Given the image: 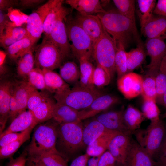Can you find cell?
Segmentation results:
<instances>
[{"instance_id":"1","label":"cell","mask_w":166,"mask_h":166,"mask_svg":"<svg viewBox=\"0 0 166 166\" xmlns=\"http://www.w3.org/2000/svg\"><path fill=\"white\" fill-rule=\"evenodd\" d=\"M105 29L116 41L124 47L133 37L137 45L143 43L136 25L117 10H111L97 14Z\"/></svg>"},{"instance_id":"2","label":"cell","mask_w":166,"mask_h":166,"mask_svg":"<svg viewBox=\"0 0 166 166\" xmlns=\"http://www.w3.org/2000/svg\"><path fill=\"white\" fill-rule=\"evenodd\" d=\"M83 128L81 120L59 124L57 126L56 148L67 161L85 147L83 138Z\"/></svg>"},{"instance_id":"3","label":"cell","mask_w":166,"mask_h":166,"mask_svg":"<svg viewBox=\"0 0 166 166\" xmlns=\"http://www.w3.org/2000/svg\"><path fill=\"white\" fill-rule=\"evenodd\" d=\"M58 124L54 121L42 123L35 127L31 141L26 150L27 156H39L52 153L59 154L56 148Z\"/></svg>"},{"instance_id":"4","label":"cell","mask_w":166,"mask_h":166,"mask_svg":"<svg viewBox=\"0 0 166 166\" xmlns=\"http://www.w3.org/2000/svg\"><path fill=\"white\" fill-rule=\"evenodd\" d=\"M117 49L116 41L104 28L101 37L94 44L93 54L97 65L105 70L111 80L116 72L115 59Z\"/></svg>"},{"instance_id":"5","label":"cell","mask_w":166,"mask_h":166,"mask_svg":"<svg viewBox=\"0 0 166 166\" xmlns=\"http://www.w3.org/2000/svg\"><path fill=\"white\" fill-rule=\"evenodd\" d=\"M71 52L79 59L90 58L93 54L94 43L89 36L75 21L68 15L64 19Z\"/></svg>"},{"instance_id":"6","label":"cell","mask_w":166,"mask_h":166,"mask_svg":"<svg viewBox=\"0 0 166 166\" xmlns=\"http://www.w3.org/2000/svg\"><path fill=\"white\" fill-rule=\"evenodd\" d=\"M103 94L96 88L88 89L76 85L63 91L55 93L56 102L79 111L89 106L96 98Z\"/></svg>"},{"instance_id":"7","label":"cell","mask_w":166,"mask_h":166,"mask_svg":"<svg viewBox=\"0 0 166 166\" xmlns=\"http://www.w3.org/2000/svg\"><path fill=\"white\" fill-rule=\"evenodd\" d=\"M136 133L138 143L152 158L157 154L166 133V129L160 119L151 121L145 130Z\"/></svg>"},{"instance_id":"8","label":"cell","mask_w":166,"mask_h":166,"mask_svg":"<svg viewBox=\"0 0 166 166\" xmlns=\"http://www.w3.org/2000/svg\"><path fill=\"white\" fill-rule=\"evenodd\" d=\"M34 58L35 67L52 71L59 68L63 61L59 50L49 38L45 37L36 48Z\"/></svg>"},{"instance_id":"9","label":"cell","mask_w":166,"mask_h":166,"mask_svg":"<svg viewBox=\"0 0 166 166\" xmlns=\"http://www.w3.org/2000/svg\"><path fill=\"white\" fill-rule=\"evenodd\" d=\"M70 12L69 9L65 7L52 23L49 36L47 37L51 40L59 50L63 60L69 56L71 52L64 20Z\"/></svg>"},{"instance_id":"10","label":"cell","mask_w":166,"mask_h":166,"mask_svg":"<svg viewBox=\"0 0 166 166\" xmlns=\"http://www.w3.org/2000/svg\"><path fill=\"white\" fill-rule=\"evenodd\" d=\"M59 0H49L28 17L26 28L28 37L34 44L43 32L44 23L49 10Z\"/></svg>"},{"instance_id":"11","label":"cell","mask_w":166,"mask_h":166,"mask_svg":"<svg viewBox=\"0 0 166 166\" xmlns=\"http://www.w3.org/2000/svg\"><path fill=\"white\" fill-rule=\"evenodd\" d=\"M34 89L24 79L12 83L9 117L11 121L20 113L26 110L29 95Z\"/></svg>"},{"instance_id":"12","label":"cell","mask_w":166,"mask_h":166,"mask_svg":"<svg viewBox=\"0 0 166 166\" xmlns=\"http://www.w3.org/2000/svg\"><path fill=\"white\" fill-rule=\"evenodd\" d=\"M147 55L150 57L147 65V74L156 77L162 60L166 55V44L164 40L159 38H147L145 45Z\"/></svg>"},{"instance_id":"13","label":"cell","mask_w":166,"mask_h":166,"mask_svg":"<svg viewBox=\"0 0 166 166\" xmlns=\"http://www.w3.org/2000/svg\"><path fill=\"white\" fill-rule=\"evenodd\" d=\"M123 108L118 111H109L97 115L96 119L106 129L130 136L132 133L125 123Z\"/></svg>"},{"instance_id":"14","label":"cell","mask_w":166,"mask_h":166,"mask_svg":"<svg viewBox=\"0 0 166 166\" xmlns=\"http://www.w3.org/2000/svg\"><path fill=\"white\" fill-rule=\"evenodd\" d=\"M143 81L140 75L132 72L118 79L117 86L125 98L131 99L141 93Z\"/></svg>"},{"instance_id":"15","label":"cell","mask_w":166,"mask_h":166,"mask_svg":"<svg viewBox=\"0 0 166 166\" xmlns=\"http://www.w3.org/2000/svg\"><path fill=\"white\" fill-rule=\"evenodd\" d=\"M74 19L90 37L94 44L100 38L104 28L97 15L78 13Z\"/></svg>"},{"instance_id":"16","label":"cell","mask_w":166,"mask_h":166,"mask_svg":"<svg viewBox=\"0 0 166 166\" xmlns=\"http://www.w3.org/2000/svg\"><path fill=\"white\" fill-rule=\"evenodd\" d=\"M131 140L130 136L119 133L113 138L109 144L107 150L121 166H125Z\"/></svg>"},{"instance_id":"17","label":"cell","mask_w":166,"mask_h":166,"mask_svg":"<svg viewBox=\"0 0 166 166\" xmlns=\"http://www.w3.org/2000/svg\"><path fill=\"white\" fill-rule=\"evenodd\" d=\"M158 164L138 142L131 138L124 166H156Z\"/></svg>"},{"instance_id":"18","label":"cell","mask_w":166,"mask_h":166,"mask_svg":"<svg viewBox=\"0 0 166 166\" xmlns=\"http://www.w3.org/2000/svg\"><path fill=\"white\" fill-rule=\"evenodd\" d=\"M118 101V99L114 96L103 94L95 99L89 106L79 111V119L81 121L93 117Z\"/></svg>"},{"instance_id":"19","label":"cell","mask_w":166,"mask_h":166,"mask_svg":"<svg viewBox=\"0 0 166 166\" xmlns=\"http://www.w3.org/2000/svg\"><path fill=\"white\" fill-rule=\"evenodd\" d=\"M147 38L166 39V17L154 15L141 29Z\"/></svg>"},{"instance_id":"20","label":"cell","mask_w":166,"mask_h":166,"mask_svg":"<svg viewBox=\"0 0 166 166\" xmlns=\"http://www.w3.org/2000/svg\"><path fill=\"white\" fill-rule=\"evenodd\" d=\"M12 85V82L10 81H3L0 83V134L3 131L7 121L9 117Z\"/></svg>"},{"instance_id":"21","label":"cell","mask_w":166,"mask_h":166,"mask_svg":"<svg viewBox=\"0 0 166 166\" xmlns=\"http://www.w3.org/2000/svg\"><path fill=\"white\" fill-rule=\"evenodd\" d=\"M37 125L32 111H25L11 121L8 128L0 134V136L11 132H23L30 127Z\"/></svg>"},{"instance_id":"22","label":"cell","mask_w":166,"mask_h":166,"mask_svg":"<svg viewBox=\"0 0 166 166\" xmlns=\"http://www.w3.org/2000/svg\"><path fill=\"white\" fill-rule=\"evenodd\" d=\"M79 111L68 105L56 102L52 119L58 124L75 122L80 120L78 118Z\"/></svg>"},{"instance_id":"23","label":"cell","mask_w":166,"mask_h":166,"mask_svg":"<svg viewBox=\"0 0 166 166\" xmlns=\"http://www.w3.org/2000/svg\"><path fill=\"white\" fill-rule=\"evenodd\" d=\"M119 132L108 130L86 148V153L90 156L98 157L108 150L109 144L113 138Z\"/></svg>"},{"instance_id":"24","label":"cell","mask_w":166,"mask_h":166,"mask_svg":"<svg viewBox=\"0 0 166 166\" xmlns=\"http://www.w3.org/2000/svg\"><path fill=\"white\" fill-rule=\"evenodd\" d=\"M65 2L81 14L94 15L106 11L98 0H66Z\"/></svg>"},{"instance_id":"25","label":"cell","mask_w":166,"mask_h":166,"mask_svg":"<svg viewBox=\"0 0 166 166\" xmlns=\"http://www.w3.org/2000/svg\"><path fill=\"white\" fill-rule=\"evenodd\" d=\"M44 74L46 90L55 93L65 91L70 88L59 74L45 69H42Z\"/></svg>"},{"instance_id":"26","label":"cell","mask_w":166,"mask_h":166,"mask_svg":"<svg viewBox=\"0 0 166 166\" xmlns=\"http://www.w3.org/2000/svg\"><path fill=\"white\" fill-rule=\"evenodd\" d=\"M89 58L83 57L78 59L80 65L79 85L88 89L95 88L93 83L95 68L89 61Z\"/></svg>"},{"instance_id":"27","label":"cell","mask_w":166,"mask_h":166,"mask_svg":"<svg viewBox=\"0 0 166 166\" xmlns=\"http://www.w3.org/2000/svg\"><path fill=\"white\" fill-rule=\"evenodd\" d=\"M108 130L96 118L90 121L83 127V141L85 147L91 144Z\"/></svg>"},{"instance_id":"28","label":"cell","mask_w":166,"mask_h":166,"mask_svg":"<svg viewBox=\"0 0 166 166\" xmlns=\"http://www.w3.org/2000/svg\"><path fill=\"white\" fill-rule=\"evenodd\" d=\"M5 30L2 42L4 45L7 47L28 37L26 27L15 26L10 22L6 25Z\"/></svg>"},{"instance_id":"29","label":"cell","mask_w":166,"mask_h":166,"mask_svg":"<svg viewBox=\"0 0 166 166\" xmlns=\"http://www.w3.org/2000/svg\"><path fill=\"white\" fill-rule=\"evenodd\" d=\"M56 103L52 98L47 95L42 102L32 112L37 125L52 119Z\"/></svg>"},{"instance_id":"30","label":"cell","mask_w":166,"mask_h":166,"mask_svg":"<svg viewBox=\"0 0 166 166\" xmlns=\"http://www.w3.org/2000/svg\"><path fill=\"white\" fill-rule=\"evenodd\" d=\"M124 118L126 125L132 133L140 128L145 118L142 112L130 105L124 110Z\"/></svg>"},{"instance_id":"31","label":"cell","mask_w":166,"mask_h":166,"mask_svg":"<svg viewBox=\"0 0 166 166\" xmlns=\"http://www.w3.org/2000/svg\"><path fill=\"white\" fill-rule=\"evenodd\" d=\"M31 40L28 37L21 39L8 47L6 54L11 59L16 60L32 48L34 45Z\"/></svg>"},{"instance_id":"32","label":"cell","mask_w":166,"mask_h":166,"mask_svg":"<svg viewBox=\"0 0 166 166\" xmlns=\"http://www.w3.org/2000/svg\"><path fill=\"white\" fill-rule=\"evenodd\" d=\"M146 55L143 43L137 45L136 48L127 52V73L132 72L141 65Z\"/></svg>"},{"instance_id":"33","label":"cell","mask_w":166,"mask_h":166,"mask_svg":"<svg viewBox=\"0 0 166 166\" xmlns=\"http://www.w3.org/2000/svg\"><path fill=\"white\" fill-rule=\"evenodd\" d=\"M59 74L70 85L77 82L80 77V69L74 62L68 61L59 67Z\"/></svg>"},{"instance_id":"34","label":"cell","mask_w":166,"mask_h":166,"mask_svg":"<svg viewBox=\"0 0 166 166\" xmlns=\"http://www.w3.org/2000/svg\"><path fill=\"white\" fill-rule=\"evenodd\" d=\"M33 48L18 59L17 73L18 75L23 77V79L26 78L28 74L34 68V58L33 53Z\"/></svg>"},{"instance_id":"35","label":"cell","mask_w":166,"mask_h":166,"mask_svg":"<svg viewBox=\"0 0 166 166\" xmlns=\"http://www.w3.org/2000/svg\"><path fill=\"white\" fill-rule=\"evenodd\" d=\"M35 127H30L25 130L23 135L17 140L0 148V159L11 157L13 156L22 144L29 139L31 132Z\"/></svg>"},{"instance_id":"36","label":"cell","mask_w":166,"mask_h":166,"mask_svg":"<svg viewBox=\"0 0 166 166\" xmlns=\"http://www.w3.org/2000/svg\"><path fill=\"white\" fill-rule=\"evenodd\" d=\"M138 15L141 29L154 16L153 11L156 0H138Z\"/></svg>"},{"instance_id":"37","label":"cell","mask_w":166,"mask_h":166,"mask_svg":"<svg viewBox=\"0 0 166 166\" xmlns=\"http://www.w3.org/2000/svg\"><path fill=\"white\" fill-rule=\"evenodd\" d=\"M115 59L116 72L117 79L127 73V52L122 44H118Z\"/></svg>"},{"instance_id":"38","label":"cell","mask_w":166,"mask_h":166,"mask_svg":"<svg viewBox=\"0 0 166 166\" xmlns=\"http://www.w3.org/2000/svg\"><path fill=\"white\" fill-rule=\"evenodd\" d=\"M117 10L130 20L135 25V1L133 0H113Z\"/></svg>"},{"instance_id":"39","label":"cell","mask_w":166,"mask_h":166,"mask_svg":"<svg viewBox=\"0 0 166 166\" xmlns=\"http://www.w3.org/2000/svg\"><path fill=\"white\" fill-rule=\"evenodd\" d=\"M24 80L36 90H46L44 74L42 70L40 68H34Z\"/></svg>"},{"instance_id":"40","label":"cell","mask_w":166,"mask_h":166,"mask_svg":"<svg viewBox=\"0 0 166 166\" xmlns=\"http://www.w3.org/2000/svg\"><path fill=\"white\" fill-rule=\"evenodd\" d=\"M144 100H152L156 101L157 92L156 77L147 74L143 78L141 93Z\"/></svg>"},{"instance_id":"41","label":"cell","mask_w":166,"mask_h":166,"mask_svg":"<svg viewBox=\"0 0 166 166\" xmlns=\"http://www.w3.org/2000/svg\"><path fill=\"white\" fill-rule=\"evenodd\" d=\"M63 0L58 2L49 10L45 21L43 32L45 37H48L49 34L51 25L61 14L65 7L63 5Z\"/></svg>"},{"instance_id":"42","label":"cell","mask_w":166,"mask_h":166,"mask_svg":"<svg viewBox=\"0 0 166 166\" xmlns=\"http://www.w3.org/2000/svg\"><path fill=\"white\" fill-rule=\"evenodd\" d=\"M157 92L156 100L158 101L166 90V55L163 58L156 77Z\"/></svg>"},{"instance_id":"43","label":"cell","mask_w":166,"mask_h":166,"mask_svg":"<svg viewBox=\"0 0 166 166\" xmlns=\"http://www.w3.org/2000/svg\"><path fill=\"white\" fill-rule=\"evenodd\" d=\"M142 109V112L145 118L149 119L151 122L156 121L160 119V111L155 100H144Z\"/></svg>"},{"instance_id":"44","label":"cell","mask_w":166,"mask_h":166,"mask_svg":"<svg viewBox=\"0 0 166 166\" xmlns=\"http://www.w3.org/2000/svg\"><path fill=\"white\" fill-rule=\"evenodd\" d=\"M37 156L47 166H68L67 161L57 153H49Z\"/></svg>"},{"instance_id":"45","label":"cell","mask_w":166,"mask_h":166,"mask_svg":"<svg viewBox=\"0 0 166 166\" xmlns=\"http://www.w3.org/2000/svg\"><path fill=\"white\" fill-rule=\"evenodd\" d=\"M111 79L105 70L100 66L97 65L93 74V83L95 87L101 88L107 85Z\"/></svg>"},{"instance_id":"46","label":"cell","mask_w":166,"mask_h":166,"mask_svg":"<svg viewBox=\"0 0 166 166\" xmlns=\"http://www.w3.org/2000/svg\"><path fill=\"white\" fill-rule=\"evenodd\" d=\"M48 95L34 89L30 93L27 102V109L34 111L42 102Z\"/></svg>"},{"instance_id":"47","label":"cell","mask_w":166,"mask_h":166,"mask_svg":"<svg viewBox=\"0 0 166 166\" xmlns=\"http://www.w3.org/2000/svg\"><path fill=\"white\" fill-rule=\"evenodd\" d=\"M98 157L97 166H116V161L108 150Z\"/></svg>"},{"instance_id":"48","label":"cell","mask_w":166,"mask_h":166,"mask_svg":"<svg viewBox=\"0 0 166 166\" xmlns=\"http://www.w3.org/2000/svg\"><path fill=\"white\" fill-rule=\"evenodd\" d=\"M21 132H11L0 136V148L5 146L17 140L24 134Z\"/></svg>"},{"instance_id":"49","label":"cell","mask_w":166,"mask_h":166,"mask_svg":"<svg viewBox=\"0 0 166 166\" xmlns=\"http://www.w3.org/2000/svg\"><path fill=\"white\" fill-rule=\"evenodd\" d=\"M27 157V153H22L18 157L10 160L6 166H26Z\"/></svg>"},{"instance_id":"50","label":"cell","mask_w":166,"mask_h":166,"mask_svg":"<svg viewBox=\"0 0 166 166\" xmlns=\"http://www.w3.org/2000/svg\"><path fill=\"white\" fill-rule=\"evenodd\" d=\"M155 15L166 17V0H159L153 11Z\"/></svg>"},{"instance_id":"51","label":"cell","mask_w":166,"mask_h":166,"mask_svg":"<svg viewBox=\"0 0 166 166\" xmlns=\"http://www.w3.org/2000/svg\"><path fill=\"white\" fill-rule=\"evenodd\" d=\"M89 157L86 153L79 156L72 161L70 166H86Z\"/></svg>"},{"instance_id":"52","label":"cell","mask_w":166,"mask_h":166,"mask_svg":"<svg viewBox=\"0 0 166 166\" xmlns=\"http://www.w3.org/2000/svg\"><path fill=\"white\" fill-rule=\"evenodd\" d=\"M43 0H21L19 1V5L23 8L33 7L43 2Z\"/></svg>"},{"instance_id":"53","label":"cell","mask_w":166,"mask_h":166,"mask_svg":"<svg viewBox=\"0 0 166 166\" xmlns=\"http://www.w3.org/2000/svg\"><path fill=\"white\" fill-rule=\"evenodd\" d=\"M10 22L7 14L4 11L0 10V36L3 34L4 30Z\"/></svg>"},{"instance_id":"54","label":"cell","mask_w":166,"mask_h":166,"mask_svg":"<svg viewBox=\"0 0 166 166\" xmlns=\"http://www.w3.org/2000/svg\"><path fill=\"white\" fill-rule=\"evenodd\" d=\"M17 0H0V10L5 11L13 7L19 5Z\"/></svg>"},{"instance_id":"55","label":"cell","mask_w":166,"mask_h":166,"mask_svg":"<svg viewBox=\"0 0 166 166\" xmlns=\"http://www.w3.org/2000/svg\"><path fill=\"white\" fill-rule=\"evenodd\" d=\"M26 166H47L39 157L27 156Z\"/></svg>"},{"instance_id":"56","label":"cell","mask_w":166,"mask_h":166,"mask_svg":"<svg viewBox=\"0 0 166 166\" xmlns=\"http://www.w3.org/2000/svg\"><path fill=\"white\" fill-rule=\"evenodd\" d=\"M157 154H159L158 160L166 159V133L162 143Z\"/></svg>"},{"instance_id":"57","label":"cell","mask_w":166,"mask_h":166,"mask_svg":"<svg viewBox=\"0 0 166 166\" xmlns=\"http://www.w3.org/2000/svg\"><path fill=\"white\" fill-rule=\"evenodd\" d=\"M2 51H0V76L5 74L7 71V68L4 64V60L5 56L4 53L2 54Z\"/></svg>"},{"instance_id":"58","label":"cell","mask_w":166,"mask_h":166,"mask_svg":"<svg viewBox=\"0 0 166 166\" xmlns=\"http://www.w3.org/2000/svg\"><path fill=\"white\" fill-rule=\"evenodd\" d=\"M98 157H93L89 159L88 162V166H97Z\"/></svg>"},{"instance_id":"59","label":"cell","mask_w":166,"mask_h":166,"mask_svg":"<svg viewBox=\"0 0 166 166\" xmlns=\"http://www.w3.org/2000/svg\"><path fill=\"white\" fill-rule=\"evenodd\" d=\"M157 102L163 105L166 109V90Z\"/></svg>"},{"instance_id":"60","label":"cell","mask_w":166,"mask_h":166,"mask_svg":"<svg viewBox=\"0 0 166 166\" xmlns=\"http://www.w3.org/2000/svg\"><path fill=\"white\" fill-rule=\"evenodd\" d=\"M158 163L161 165L166 166V159L158 160Z\"/></svg>"},{"instance_id":"61","label":"cell","mask_w":166,"mask_h":166,"mask_svg":"<svg viewBox=\"0 0 166 166\" xmlns=\"http://www.w3.org/2000/svg\"><path fill=\"white\" fill-rule=\"evenodd\" d=\"M162 118H166V111L164 113L162 116Z\"/></svg>"},{"instance_id":"62","label":"cell","mask_w":166,"mask_h":166,"mask_svg":"<svg viewBox=\"0 0 166 166\" xmlns=\"http://www.w3.org/2000/svg\"><path fill=\"white\" fill-rule=\"evenodd\" d=\"M156 166H164L161 165L159 164H158L156 165Z\"/></svg>"},{"instance_id":"63","label":"cell","mask_w":166,"mask_h":166,"mask_svg":"<svg viewBox=\"0 0 166 166\" xmlns=\"http://www.w3.org/2000/svg\"><path fill=\"white\" fill-rule=\"evenodd\" d=\"M116 166H121V165H120V164L117 163V164Z\"/></svg>"},{"instance_id":"64","label":"cell","mask_w":166,"mask_h":166,"mask_svg":"<svg viewBox=\"0 0 166 166\" xmlns=\"http://www.w3.org/2000/svg\"><path fill=\"white\" fill-rule=\"evenodd\" d=\"M165 129H166V128Z\"/></svg>"}]
</instances>
